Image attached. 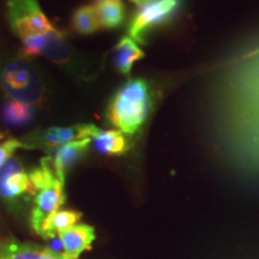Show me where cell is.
<instances>
[{"label":"cell","mask_w":259,"mask_h":259,"mask_svg":"<svg viewBox=\"0 0 259 259\" xmlns=\"http://www.w3.org/2000/svg\"><path fill=\"white\" fill-rule=\"evenodd\" d=\"M72 28L79 35H92L101 29L95 5H84L72 16Z\"/></svg>","instance_id":"16"},{"label":"cell","mask_w":259,"mask_h":259,"mask_svg":"<svg viewBox=\"0 0 259 259\" xmlns=\"http://www.w3.org/2000/svg\"><path fill=\"white\" fill-rule=\"evenodd\" d=\"M130 2L135 3V4H137V5L139 6V5H142V4H143V3L147 2V0H130Z\"/></svg>","instance_id":"19"},{"label":"cell","mask_w":259,"mask_h":259,"mask_svg":"<svg viewBox=\"0 0 259 259\" xmlns=\"http://www.w3.org/2000/svg\"><path fill=\"white\" fill-rule=\"evenodd\" d=\"M82 218V213L73 210H58L48 218L41 227L38 235L44 239H53L61 231L74 226Z\"/></svg>","instance_id":"14"},{"label":"cell","mask_w":259,"mask_h":259,"mask_svg":"<svg viewBox=\"0 0 259 259\" xmlns=\"http://www.w3.org/2000/svg\"><path fill=\"white\" fill-rule=\"evenodd\" d=\"M153 106L150 85L143 78L125 83L109 102L107 119L124 135H135L147 121Z\"/></svg>","instance_id":"1"},{"label":"cell","mask_w":259,"mask_h":259,"mask_svg":"<svg viewBox=\"0 0 259 259\" xmlns=\"http://www.w3.org/2000/svg\"><path fill=\"white\" fill-rule=\"evenodd\" d=\"M0 259H69L46 247L15 240H0Z\"/></svg>","instance_id":"11"},{"label":"cell","mask_w":259,"mask_h":259,"mask_svg":"<svg viewBox=\"0 0 259 259\" xmlns=\"http://www.w3.org/2000/svg\"><path fill=\"white\" fill-rule=\"evenodd\" d=\"M92 143V138H82L76 141L69 142V143L61 145L60 148L56 149L50 157L52 168H53L56 176L59 178L60 181L65 183L67 170L79 161L85 151L88 150L89 145Z\"/></svg>","instance_id":"9"},{"label":"cell","mask_w":259,"mask_h":259,"mask_svg":"<svg viewBox=\"0 0 259 259\" xmlns=\"http://www.w3.org/2000/svg\"><path fill=\"white\" fill-rule=\"evenodd\" d=\"M3 116L10 125H27L34 116V107L10 100L3 109Z\"/></svg>","instance_id":"17"},{"label":"cell","mask_w":259,"mask_h":259,"mask_svg":"<svg viewBox=\"0 0 259 259\" xmlns=\"http://www.w3.org/2000/svg\"><path fill=\"white\" fill-rule=\"evenodd\" d=\"M10 27L21 40L37 36L54 27L37 0H6Z\"/></svg>","instance_id":"4"},{"label":"cell","mask_w":259,"mask_h":259,"mask_svg":"<svg viewBox=\"0 0 259 259\" xmlns=\"http://www.w3.org/2000/svg\"><path fill=\"white\" fill-rule=\"evenodd\" d=\"M65 203L64 183L59 179L52 181L50 185L35 192L34 206L30 213V223L35 232L40 233L44 222L60 209Z\"/></svg>","instance_id":"7"},{"label":"cell","mask_w":259,"mask_h":259,"mask_svg":"<svg viewBox=\"0 0 259 259\" xmlns=\"http://www.w3.org/2000/svg\"><path fill=\"white\" fill-rule=\"evenodd\" d=\"M97 17L103 29H115L124 23L125 8L120 0H97Z\"/></svg>","instance_id":"15"},{"label":"cell","mask_w":259,"mask_h":259,"mask_svg":"<svg viewBox=\"0 0 259 259\" xmlns=\"http://www.w3.org/2000/svg\"><path fill=\"white\" fill-rule=\"evenodd\" d=\"M92 143L99 153L109 155V156L122 155L128 149L127 138L118 130L105 131V130L96 127L92 136Z\"/></svg>","instance_id":"12"},{"label":"cell","mask_w":259,"mask_h":259,"mask_svg":"<svg viewBox=\"0 0 259 259\" xmlns=\"http://www.w3.org/2000/svg\"><path fill=\"white\" fill-rule=\"evenodd\" d=\"M144 52L138 46L137 42L130 36L122 37L115 47L114 64L116 70L121 74L131 72L135 63L143 59Z\"/></svg>","instance_id":"13"},{"label":"cell","mask_w":259,"mask_h":259,"mask_svg":"<svg viewBox=\"0 0 259 259\" xmlns=\"http://www.w3.org/2000/svg\"><path fill=\"white\" fill-rule=\"evenodd\" d=\"M181 0H147L135 12L128 24V36L143 44L148 32L173 19L180 9Z\"/></svg>","instance_id":"3"},{"label":"cell","mask_w":259,"mask_h":259,"mask_svg":"<svg viewBox=\"0 0 259 259\" xmlns=\"http://www.w3.org/2000/svg\"><path fill=\"white\" fill-rule=\"evenodd\" d=\"M97 126L93 124H77L67 127L53 126L44 130H36L21 138L23 149H40L45 151H54L61 145L82 138H92Z\"/></svg>","instance_id":"6"},{"label":"cell","mask_w":259,"mask_h":259,"mask_svg":"<svg viewBox=\"0 0 259 259\" xmlns=\"http://www.w3.org/2000/svg\"><path fill=\"white\" fill-rule=\"evenodd\" d=\"M58 235L63 245L64 254L69 259H78L80 253L89 250L92 242L95 240V231L88 225L71 226Z\"/></svg>","instance_id":"10"},{"label":"cell","mask_w":259,"mask_h":259,"mask_svg":"<svg viewBox=\"0 0 259 259\" xmlns=\"http://www.w3.org/2000/svg\"><path fill=\"white\" fill-rule=\"evenodd\" d=\"M24 193H32L29 174L16 158H10L0 166V198L14 200Z\"/></svg>","instance_id":"8"},{"label":"cell","mask_w":259,"mask_h":259,"mask_svg":"<svg viewBox=\"0 0 259 259\" xmlns=\"http://www.w3.org/2000/svg\"><path fill=\"white\" fill-rule=\"evenodd\" d=\"M21 57H44L54 64L66 65L72 61L74 53L65 32L53 28L42 35L22 40Z\"/></svg>","instance_id":"5"},{"label":"cell","mask_w":259,"mask_h":259,"mask_svg":"<svg viewBox=\"0 0 259 259\" xmlns=\"http://www.w3.org/2000/svg\"><path fill=\"white\" fill-rule=\"evenodd\" d=\"M0 87L11 101L37 106L45 96V85L40 74L24 60L6 63L0 70Z\"/></svg>","instance_id":"2"},{"label":"cell","mask_w":259,"mask_h":259,"mask_svg":"<svg viewBox=\"0 0 259 259\" xmlns=\"http://www.w3.org/2000/svg\"><path fill=\"white\" fill-rule=\"evenodd\" d=\"M19 148L23 149V145H22L19 139L10 138L0 143V166H3L6 161L12 158L15 151Z\"/></svg>","instance_id":"18"}]
</instances>
